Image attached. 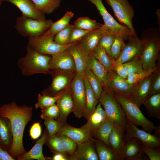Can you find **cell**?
Listing matches in <instances>:
<instances>
[{
    "label": "cell",
    "instance_id": "d4e9b609",
    "mask_svg": "<svg viewBox=\"0 0 160 160\" xmlns=\"http://www.w3.org/2000/svg\"><path fill=\"white\" fill-rule=\"evenodd\" d=\"M60 114L57 120L63 125L67 123V118L69 114L73 112L74 104L71 95V90L63 95L57 101Z\"/></svg>",
    "mask_w": 160,
    "mask_h": 160
},
{
    "label": "cell",
    "instance_id": "6f0895ef",
    "mask_svg": "<svg viewBox=\"0 0 160 160\" xmlns=\"http://www.w3.org/2000/svg\"><path fill=\"white\" fill-rule=\"evenodd\" d=\"M3 1H4V0H0V6L1 5Z\"/></svg>",
    "mask_w": 160,
    "mask_h": 160
},
{
    "label": "cell",
    "instance_id": "7402d4cb",
    "mask_svg": "<svg viewBox=\"0 0 160 160\" xmlns=\"http://www.w3.org/2000/svg\"><path fill=\"white\" fill-rule=\"evenodd\" d=\"M17 7L21 11L22 15L27 17L40 20L45 19L44 15L36 8L31 0H4Z\"/></svg>",
    "mask_w": 160,
    "mask_h": 160
},
{
    "label": "cell",
    "instance_id": "4316f807",
    "mask_svg": "<svg viewBox=\"0 0 160 160\" xmlns=\"http://www.w3.org/2000/svg\"><path fill=\"white\" fill-rule=\"evenodd\" d=\"M13 136L10 123L6 118L0 116V145L8 151L12 142Z\"/></svg>",
    "mask_w": 160,
    "mask_h": 160
},
{
    "label": "cell",
    "instance_id": "f35d334b",
    "mask_svg": "<svg viewBox=\"0 0 160 160\" xmlns=\"http://www.w3.org/2000/svg\"><path fill=\"white\" fill-rule=\"evenodd\" d=\"M125 41L123 36L116 35L109 53V55L112 59L116 60L119 57Z\"/></svg>",
    "mask_w": 160,
    "mask_h": 160
},
{
    "label": "cell",
    "instance_id": "836d02e7",
    "mask_svg": "<svg viewBox=\"0 0 160 160\" xmlns=\"http://www.w3.org/2000/svg\"><path fill=\"white\" fill-rule=\"evenodd\" d=\"M92 55L109 71L112 70L114 59L99 44L90 53Z\"/></svg>",
    "mask_w": 160,
    "mask_h": 160
},
{
    "label": "cell",
    "instance_id": "7bdbcfd3",
    "mask_svg": "<svg viewBox=\"0 0 160 160\" xmlns=\"http://www.w3.org/2000/svg\"><path fill=\"white\" fill-rule=\"evenodd\" d=\"M45 144L54 154L61 153L67 155L63 149L59 137L56 135L49 137Z\"/></svg>",
    "mask_w": 160,
    "mask_h": 160
},
{
    "label": "cell",
    "instance_id": "8992f818",
    "mask_svg": "<svg viewBox=\"0 0 160 160\" xmlns=\"http://www.w3.org/2000/svg\"><path fill=\"white\" fill-rule=\"evenodd\" d=\"M53 23L51 19L40 20L22 15L17 18L15 27L22 36L38 38L49 28Z\"/></svg>",
    "mask_w": 160,
    "mask_h": 160
},
{
    "label": "cell",
    "instance_id": "1f68e13d",
    "mask_svg": "<svg viewBox=\"0 0 160 160\" xmlns=\"http://www.w3.org/2000/svg\"><path fill=\"white\" fill-rule=\"evenodd\" d=\"M149 116L160 119V92L153 95L143 103Z\"/></svg>",
    "mask_w": 160,
    "mask_h": 160
},
{
    "label": "cell",
    "instance_id": "cb8c5ba5",
    "mask_svg": "<svg viewBox=\"0 0 160 160\" xmlns=\"http://www.w3.org/2000/svg\"><path fill=\"white\" fill-rule=\"evenodd\" d=\"M153 73L136 84L134 94L131 99L140 108L148 97Z\"/></svg>",
    "mask_w": 160,
    "mask_h": 160
},
{
    "label": "cell",
    "instance_id": "5bb4252c",
    "mask_svg": "<svg viewBox=\"0 0 160 160\" xmlns=\"http://www.w3.org/2000/svg\"><path fill=\"white\" fill-rule=\"evenodd\" d=\"M119 57L115 60L124 63L140 57L145 46L144 41L136 35H132L126 40Z\"/></svg>",
    "mask_w": 160,
    "mask_h": 160
},
{
    "label": "cell",
    "instance_id": "ba28073f",
    "mask_svg": "<svg viewBox=\"0 0 160 160\" xmlns=\"http://www.w3.org/2000/svg\"><path fill=\"white\" fill-rule=\"evenodd\" d=\"M71 89L74 104L73 112L75 117L87 119L86 111V90L84 74L76 73L72 82Z\"/></svg>",
    "mask_w": 160,
    "mask_h": 160
},
{
    "label": "cell",
    "instance_id": "d6986e66",
    "mask_svg": "<svg viewBox=\"0 0 160 160\" xmlns=\"http://www.w3.org/2000/svg\"><path fill=\"white\" fill-rule=\"evenodd\" d=\"M66 50L73 57L76 73L84 74L89 54L84 51L79 41L73 42Z\"/></svg>",
    "mask_w": 160,
    "mask_h": 160
},
{
    "label": "cell",
    "instance_id": "f6af8a7d",
    "mask_svg": "<svg viewBox=\"0 0 160 160\" xmlns=\"http://www.w3.org/2000/svg\"><path fill=\"white\" fill-rule=\"evenodd\" d=\"M123 64L128 74L137 73L143 70L140 57Z\"/></svg>",
    "mask_w": 160,
    "mask_h": 160
},
{
    "label": "cell",
    "instance_id": "603a6c76",
    "mask_svg": "<svg viewBox=\"0 0 160 160\" xmlns=\"http://www.w3.org/2000/svg\"><path fill=\"white\" fill-rule=\"evenodd\" d=\"M106 117V113L99 102L95 110L87 118V122L81 127L90 133L92 136Z\"/></svg>",
    "mask_w": 160,
    "mask_h": 160
},
{
    "label": "cell",
    "instance_id": "f907efd6",
    "mask_svg": "<svg viewBox=\"0 0 160 160\" xmlns=\"http://www.w3.org/2000/svg\"><path fill=\"white\" fill-rule=\"evenodd\" d=\"M90 31L74 28L71 34L69 43L76 41H79Z\"/></svg>",
    "mask_w": 160,
    "mask_h": 160
},
{
    "label": "cell",
    "instance_id": "f5cc1de1",
    "mask_svg": "<svg viewBox=\"0 0 160 160\" xmlns=\"http://www.w3.org/2000/svg\"><path fill=\"white\" fill-rule=\"evenodd\" d=\"M41 128L39 122L34 123L31 126L29 131L31 139L35 140L41 136Z\"/></svg>",
    "mask_w": 160,
    "mask_h": 160
},
{
    "label": "cell",
    "instance_id": "d590c367",
    "mask_svg": "<svg viewBox=\"0 0 160 160\" xmlns=\"http://www.w3.org/2000/svg\"><path fill=\"white\" fill-rule=\"evenodd\" d=\"M84 74L86 77L96 98L99 100L103 89L102 83L88 68H86Z\"/></svg>",
    "mask_w": 160,
    "mask_h": 160
},
{
    "label": "cell",
    "instance_id": "b9f144b4",
    "mask_svg": "<svg viewBox=\"0 0 160 160\" xmlns=\"http://www.w3.org/2000/svg\"><path fill=\"white\" fill-rule=\"evenodd\" d=\"M159 67L156 66L154 68L143 70L142 71L135 73L128 74L126 79L127 82L129 84H136L139 81L152 74Z\"/></svg>",
    "mask_w": 160,
    "mask_h": 160
},
{
    "label": "cell",
    "instance_id": "60d3db41",
    "mask_svg": "<svg viewBox=\"0 0 160 160\" xmlns=\"http://www.w3.org/2000/svg\"><path fill=\"white\" fill-rule=\"evenodd\" d=\"M41 118L44 120L50 119L57 120L60 114L59 108L56 104L41 108Z\"/></svg>",
    "mask_w": 160,
    "mask_h": 160
},
{
    "label": "cell",
    "instance_id": "d6a6232c",
    "mask_svg": "<svg viewBox=\"0 0 160 160\" xmlns=\"http://www.w3.org/2000/svg\"><path fill=\"white\" fill-rule=\"evenodd\" d=\"M84 79L86 90L85 111L87 119L95 110L99 102L87 78L84 74Z\"/></svg>",
    "mask_w": 160,
    "mask_h": 160
},
{
    "label": "cell",
    "instance_id": "f1b7e54d",
    "mask_svg": "<svg viewBox=\"0 0 160 160\" xmlns=\"http://www.w3.org/2000/svg\"><path fill=\"white\" fill-rule=\"evenodd\" d=\"M115 124L114 121L112 119L107 116L104 121L93 134L92 136L110 148L108 143V137Z\"/></svg>",
    "mask_w": 160,
    "mask_h": 160
},
{
    "label": "cell",
    "instance_id": "e0dca14e",
    "mask_svg": "<svg viewBox=\"0 0 160 160\" xmlns=\"http://www.w3.org/2000/svg\"><path fill=\"white\" fill-rule=\"evenodd\" d=\"M92 137L88 141L77 143L74 153L68 157V160H98Z\"/></svg>",
    "mask_w": 160,
    "mask_h": 160
},
{
    "label": "cell",
    "instance_id": "11a10c76",
    "mask_svg": "<svg viewBox=\"0 0 160 160\" xmlns=\"http://www.w3.org/2000/svg\"><path fill=\"white\" fill-rule=\"evenodd\" d=\"M52 158L53 160H68V157L66 155L61 153H56Z\"/></svg>",
    "mask_w": 160,
    "mask_h": 160
},
{
    "label": "cell",
    "instance_id": "484cf974",
    "mask_svg": "<svg viewBox=\"0 0 160 160\" xmlns=\"http://www.w3.org/2000/svg\"><path fill=\"white\" fill-rule=\"evenodd\" d=\"M87 67L99 79L103 87L105 86L108 79V71L91 54L88 55L87 62Z\"/></svg>",
    "mask_w": 160,
    "mask_h": 160
},
{
    "label": "cell",
    "instance_id": "5b68a950",
    "mask_svg": "<svg viewBox=\"0 0 160 160\" xmlns=\"http://www.w3.org/2000/svg\"><path fill=\"white\" fill-rule=\"evenodd\" d=\"M76 71L50 69L49 74L52 77L50 85L41 92L43 95L54 96L71 91V85Z\"/></svg>",
    "mask_w": 160,
    "mask_h": 160
},
{
    "label": "cell",
    "instance_id": "ac0fdd59",
    "mask_svg": "<svg viewBox=\"0 0 160 160\" xmlns=\"http://www.w3.org/2000/svg\"><path fill=\"white\" fill-rule=\"evenodd\" d=\"M49 68L50 69L76 72L73 57L67 50L51 56Z\"/></svg>",
    "mask_w": 160,
    "mask_h": 160
},
{
    "label": "cell",
    "instance_id": "ab89813d",
    "mask_svg": "<svg viewBox=\"0 0 160 160\" xmlns=\"http://www.w3.org/2000/svg\"><path fill=\"white\" fill-rule=\"evenodd\" d=\"M74 28L73 25L69 24L66 28L57 33L54 40L57 43L64 45L69 43L71 34Z\"/></svg>",
    "mask_w": 160,
    "mask_h": 160
},
{
    "label": "cell",
    "instance_id": "816d5d0a",
    "mask_svg": "<svg viewBox=\"0 0 160 160\" xmlns=\"http://www.w3.org/2000/svg\"><path fill=\"white\" fill-rule=\"evenodd\" d=\"M112 69L121 77L125 79L127 78L128 74L123 63L117 62L114 60Z\"/></svg>",
    "mask_w": 160,
    "mask_h": 160
},
{
    "label": "cell",
    "instance_id": "44dd1931",
    "mask_svg": "<svg viewBox=\"0 0 160 160\" xmlns=\"http://www.w3.org/2000/svg\"><path fill=\"white\" fill-rule=\"evenodd\" d=\"M49 137L48 131L46 129L40 138L37 140L34 146L28 152L17 159L18 160H52V158L45 157L42 153L43 145L45 144Z\"/></svg>",
    "mask_w": 160,
    "mask_h": 160
},
{
    "label": "cell",
    "instance_id": "7a4b0ae2",
    "mask_svg": "<svg viewBox=\"0 0 160 160\" xmlns=\"http://www.w3.org/2000/svg\"><path fill=\"white\" fill-rule=\"evenodd\" d=\"M25 56L17 64L22 75L30 76L38 73L49 74L51 56L40 53L27 44Z\"/></svg>",
    "mask_w": 160,
    "mask_h": 160
},
{
    "label": "cell",
    "instance_id": "2e32d148",
    "mask_svg": "<svg viewBox=\"0 0 160 160\" xmlns=\"http://www.w3.org/2000/svg\"><path fill=\"white\" fill-rule=\"evenodd\" d=\"M108 34L111 33L103 24L101 27L89 31L79 42L84 51L89 54L98 44L101 38Z\"/></svg>",
    "mask_w": 160,
    "mask_h": 160
},
{
    "label": "cell",
    "instance_id": "9f6ffc18",
    "mask_svg": "<svg viewBox=\"0 0 160 160\" xmlns=\"http://www.w3.org/2000/svg\"><path fill=\"white\" fill-rule=\"evenodd\" d=\"M156 14L157 17V22L159 25V29L160 31V10L158 9L156 12Z\"/></svg>",
    "mask_w": 160,
    "mask_h": 160
},
{
    "label": "cell",
    "instance_id": "52a82bcc",
    "mask_svg": "<svg viewBox=\"0 0 160 160\" xmlns=\"http://www.w3.org/2000/svg\"><path fill=\"white\" fill-rule=\"evenodd\" d=\"M99 102L104 108L107 116L126 130L127 119L120 105L113 94L103 87Z\"/></svg>",
    "mask_w": 160,
    "mask_h": 160
},
{
    "label": "cell",
    "instance_id": "db71d44e",
    "mask_svg": "<svg viewBox=\"0 0 160 160\" xmlns=\"http://www.w3.org/2000/svg\"><path fill=\"white\" fill-rule=\"evenodd\" d=\"M7 151L2 148L0 145V160H15Z\"/></svg>",
    "mask_w": 160,
    "mask_h": 160
},
{
    "label": "cell",
    "instance_id": "bcb514c9",
    "mask_svg": "<svg viewBox=\"0 0 160 160\" xmlns=\"http://www.w3.org/2000/svg\"><path fill=\"white\" fill-rule=\"evenodd\" d=\"M160 92V69L159 68L153 73V77L151 81L150 93L148 97L153 95Z\"/></svg>",
    "mask_w": 160,
    "mask_h": 160
},
{
    "label": "cell",
    "instance_id": "30bf717a",
    "mask_svg": "<svg viewBox=\"0 0 160 160\" xmlns=\"http://www.w3.org/2000/svg\"><path fill=\"white\" fill-rule=\"evenodd\" d=\"M55 36L28 37L27 44L40 53L52 56L66 50L73 43L64 45L59 44L55 41Z\"/></svg>",
    "mask_w": 160,
    "mask_h": 160
},
{
    "label": "cell",
    "instance_id": "7c38bea8",
    "mask_svg": "<svg viewBox=\"0 0 160 160\" xmlns=\"http://www.w3.org/2000/svg\"><path fill=\"white\" fill-rule=\"evenodd\" d=\"M87 0L95 6L103 18L104 24L108 28L111 33L122 36L126 41L129 36L133 35L127 26L120 24L115 19L107 10L102 0Z\"/></svg>",
    "mask_w": 160,
    "mask_h": 160
},
{
    "label": "cell",
    "instance_id": "4dcf8cb0",
    "mask_svg": "<svg viewBox=\"0 0 160 160\" xmlns=\"http://www.w3.org/2000/svg\"><path fill=\"white\" fill-rule=\"evenodd\" d=\"M73 16L74 13L72 12L67 11L61 18L53 22L49 28L41 36L47 37L55 36L69 24V22Z\"/></svg>",
    "mask_w": 160,
    "mask_h": 160
},
{
    "label": "cell",
    "instance_id": "ee69618b",
    "mask_svg": "<svg viewBox=\"0 0 160 160\" xmlns=\"http://www.w3.org/2000/svg\"><path fill=\"white\" fill-rule=\"evenodd\" d=\"M57 136L60 138L63 149L66 154L68 156L72 154L76 149L77 143L66 136Z\"/></svg>",
    "mask_w": 160,
    "mask_h": 160
},
{
    "label": "cell",
    "instance_id": "6da1fadb",
    "mask_svg": "<svg viewBox=\"0 0 160 160\" xmlns=\"http://www.w3.org/2000/svg\"><path fill=\"white\" fill-rule=\"evenodd\" d=\"M33 109L25 105H19L14 101L0 107V116L9 120L12 134V145L7 152L15 159L26 152L23 144V135L27 124L31 120Z\"/></svg>",
    "mask_w": 160,
    "mask_h": 160
},
{
    "label": "cell",
    "instance_id": "3957f363",
    "mask_svg": "<svg viewBox=\"0 0 160 160\" xmlns=\"http://www.w3.org/2000/svg\"><path fill=\"white\" fill-rule=\"evenodd\" d=\"M141 38L145 46L140 58L143 70L154 68L159 58L160 51V31L156 28L150 27L144 30Z\"/></svg>",
    "mask_w": 160,
    "mask_h": 160
},
{
    "label": "cell",
    "instance_id": "ffe728a7",
    "mask_svg": "<svg viewBox=\"0 0 160 160\" xmlns=\"http://www.w3.org/2000/svg\"><path fill=\"white\" fill-rule=\"evenodd\" d=\"M55 135L66 136L77 144L88 141L92 137L90 133L81 128L75 127L67 123L63 125Z\"/></svg>",
    "mask_w": 160,
    "mask_h": 160
},
{
    "label": "cell",
    "instance_id": "8d00e7d4",
    "mask_svg": "<svg viewBox=\"0 0 160 160\" xmlns=\"http://www.w3.org/2000/svg\"><path fill=\"white\" fill-rule=\"evenodd\" d=\"M74 27L87 30H92L101 27L103 24L88 17L79 18L74 22Z\"/></svg>",
    "mask_w": 160,
    "mask_h": 160
},
{
    "label": "cell",
    "instance_id": "277c9868",
    "mask_svg": "<svg viewBox=\"0 0 160 160\" xmlns=\"http://www.w3.org/2000/svg\"><path fill=\"white\" fill-rule=\"evenodd\" d=\"M122 108L127 119L136 126L150 133L156 128L153 123L144 115L140 107L130 98L113 94Z\"/></svg>",
    "mask_w": 160,
    "mask_h": 160
},
{
    "label": "cell",
    "instance_id": "4fadbf2b",
    "mask_svg": "<svg viewBox=\"0 0 160 160\" xmlns=\"http://www.w3.org/2000/svg\"><path fill=\"white\" fill-rule=\"evenodd\" d=\"M135 85L128 83L126 79L119 76L112 69L108 72L107 81L103 87L113 94L131 99L134 94Z\"/></svg>",
    "mask_w": 160,
    "mask_h": 160
},
{
    "label": "cell",
    "instance_id": "83f0119b",
    "mask_svg": "<svg viewBox=\"0 0 160 160\" xmlns=\"http://www.w3.org/2000/svg\"><path fill=\"white\" fill-rule=\"evenodd\" d=\"M125 131L124 129L115 123L108 137L110 148L119 156L124 144Z\"/></svg>",
    "mask_w": 160,
    "mask_h": 160
},
{
    "label": "cell",
    "instance_id": "7dc6e473",
    "mask_svg": "<svg viewBox=\"0 0 160 160\" xmlns=\"http://www.w3.org/2000/svg\"><path fill=\"white\" fill-rule=\"evenodd\" d=\"M44 121V124L48 131L49 137L55 135L63 125L58 120L55 119Z\"/></svg>",
    "mask_w": 160,
    "mask_h": 160
},
{
    "label": "cell",
    "instance_id": "f546056e",
    "mask_svg": "<svg viewBox=\"0 0 160 160\" xmlns=\"http://www.w3.org/2000/svg\"><path fill=\"white\" fill-rule=\"evenodd\" d=\"M96 151L99 160H122L119 156L111 148L108 147L102 141L92 138Z\"/></svg>",
    "mask_w": 160,
    "mask_h": 160
},
{
    "label": "cell",
    "instance_id": "9c48e42d",
    "mask_svg": "<svg viewBox=\"0 0 160 160\" xmlns=\"http://www.w3.org/2000/svg\"><path fill=\"white\" fill-rule=\"evenodd\" d=\"M111 8L120 24L127 26L132 33L136 35L133 24L135 11L128 0H105Z\"/></svg>",
    "mask_w": 160,
    "mask_h": 160
},
{
    "label": "cell",
    "instance_id": "9a60e30c",
    "mask_svg": "<svg viewBox=\"0 0 160 160\" xmlns=\"http://www.w3.org/2000/svg\"><path fill=\"white\" fill-rule=\"evenodd\" d=\"M124 144L119 156L122 159L141 160L145 159L141 146L142 144L137 139L134 138H124Z\"/></svg>",
    "mask_w": 160,
    "mask_h": 160
},
{
    "label": "cell",
    "instance_id": "c3c4849f",
    "mask_svg": "<svg viewBox=\"0 0 160 160\" xmlns=\"http://www.w3.org/2000/svg\"><path fill=\"white\" fill-rule=\"evenodd\" d=\"M116 36L113 34H106L102 36L99 41L98 44L103 48L108 55Z\"/></svg>",
    "mask_w": 160,
    "mask_h": 160
},
{
    "label": "cell",
    "instance_id": "e575fe53",
    "mask_svg": "<svg viewBox=\"0 0 160 160\" xmlns=\"http://www.w3.org/2000/svg\"><path fill=\"white\" fill-rule=\"evenodd\" d=\"M35 7L43 14H49L58 8L61 0H31Z\"/></svg>",
    "mask_w": 160,
    "mask_h": 160
},
{
    "label": "cell",
    "instance_id": "8fae6325",
    "mask_svg": "<svg viewBox=\"0 0 160 160\" xmlns=\"http://www.w3.org/2000/svg\"><path fill=\"white\" fill-rule=\"evenodd\" d=\"M126 130V134L124 138L134 137L137 139L145 146L153 148L160 147V125L157 127L153 134L137 127L127 119Z\"/></svg>",
    "mask_w": 160,
    "mask_h": 160
},
{
    "label": "cell",
    "instance_id": "74e56055",
    "mask_svg": "<svg viewBox=\"0 0 160 160\" xmlns=\"http://www.w3.org/2000/svg\"><path fill=\"white\" fill-rule=\"evenodd\" d=\"M70 92H64L54 96H51L39 93L37 96V101L35 105V108L36 109L39 108L41 109L44 107L55 104L58 100L63 95Z\"/></svg>",
    "mask_w": 160,
    "mask_h": 160
},
{
    "label": "cell",
    "instance_id": "681fc988",
    "mask_svg": "<svg viewBox=\"0 0 160 160\" xmlns=\"http://www.w3.org/2000/svg\"><path fill=\"white\" fill-rule=\"evenodd\" d=\"M141 148L150 160H160V147L153 148L142 145Z\"/></svg>",
    "mask_w": 160,
    "mask_h": 160
}]
</instances>
